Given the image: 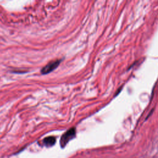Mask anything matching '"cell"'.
<instances>
[{"instance_id": "6da1fadb", "label": "cell", "mask_w": 158, "mask_h": 158, "mask_svg": "<svg viewBox=\"0 0 158 158\" xmlns=\"http://www.w3.org/2000/svg\"><path fill=\"white\" fill-rule=\"evenodd\" d=\"M76 131L75 128H71L69 130H67L66 132L63 134V135L61 137V140H60V144L61 146L64 148L66 144L68 143V142L73 139L76 136Z\"/></svg>"}, {"instance_id": "7a4b0ae2", "label": "cell", "mask_w": 158, "mask_h": 158, "mask_svg": "<svg viewBox=\"0 0 158 158\" xmlns=\"http://www.w3.org/2000/svg\"><path fill=\"white\" fill-rule=\"evenodd\" d=\"M61 62V60H55L54 61H51V63L45 65L41 71V73L42 74H47L48 73L51 72V71H54V70L58 66L60 63Z\"/></svg>"}, {"instance_id": "3957f363", "label": "cell", "mask_w": 158, "mask_h": 158, "mask_svg": "<svg viewBox=\"0 0 158 158\" xmlns=\"http://www.w3.org/2000/svg\"><path fill=\"white\" fill-rule=\"evenodd\" d=\"M43 143L46 146H53L56 143V138L54 137H46L43 140Z\"/></svg>"}]
</instances>
